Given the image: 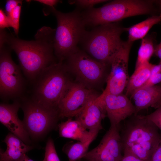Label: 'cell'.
Listing matches in <instances>:
<instances>
[{
	"instance_id": "28",
	"label": "cell",
	"mask_w": 161,
	"mask_h": 161,
	"mask_svg": "<svg viewBox=\"0 0 161 161\" xmlns=\"http://www.w3.org/2000/svg\"><path fill=\"white\" fill-rule=\"evenodd\" d=\"M22 1L8 0L5 5V10L7 15L10 14L13 9L18 5L21 4Z\"/></svg>"
},
{
	"instance_id": "22",
	"label": "cell",
	"mask_w": 161,
	"mask_h": 161,
	"mask_svg": "<svg viewBox=\"0 0 161 161\" xmlns=\"http://www.w3.org/2000/svg\"><path fill=\"white\" fill-rule=\"evenodd\" d=\"M154 48L153 39L151 37L145 36L142 39L138 51L135 68L149 62V60L154 54Z\"/></svg>"
},
{
	"instance_id": "26",
	"label": "cell",
	"mask_w": 161,
	"mask_h": 161,
	"mask_svg": "<svg viewBox=\"0 0 161 161\" xmlns=\"http://www.w3.org/2000/svg\"><path fill=\"white\" fill-rule=\"evenodd\" d=\"M106 0H74L69 1L70 4H75L79 7L86 9L93 7L95 5L107 1Z\"/></svg>"
},
{
	"instance_id": "5",
	"label": "cell",
	"mask_w": 161,
	"mask_h": 161,
	"mask_svg": "<svg viewBox=\"0 0 161 161\" xmlns=\"http://www.w3.org/2000/svg\"><path fill=\"white\" fill-rule=\"evenodd\" d=\"M51 8L57 21L53 38L54 51L59 62H62L78 48L86 30L85 26L78 10L64 13Z\"/></svg>"
},
{
	"instance_id": "10",
	"label": "cell",
	"mask_w": 161,
	"mask_h": 161,
	"mask_svg": "<svg viewBox=\"0 0 161 161\" xmlns=\"http://www.w3.org/2000/svg\"><path fill=\"white\" fill-rule=\"evenodd\" d=\"M92 90L78 82L70 80L65 87L58 106L59 118L77 117L96 95Z\"/></svg>"
},
{
	"instance_id": "21",
	"label": "cell",
	"mask_w": 161,
	"mask_h": 161,
	"mask_svg": "<svg viewBox=\"0 0 161 161\" xmlns=\"http://www.w3.org/2000/svg\"><path fill=\"white\" fill-rule=\"evenodd\" d=\"M98 131H95L86 140L71 145L65 152L67 156L68 161H77L82 158L87 153L89 147L96 137Z\"/></svg>"
},
{
	"instance_id": "17",
	"label": "cell",
	"mask_w": 161,
	"mask_h": 161,
	"mask_svg": "<svg viewBox=\"0 0 161 161\" xmlns=\"http://www.w3.org/2000/svg\"><path fill=\"white\" fill-rule=\"evenodd\" d=\"M7 146L6 150H0V161H16L32 149L12 133H9L3 141Z\"/></svg>"
},
{
	"instance_id": "24",
	"label": "cell",
	"mask_w": 161,
	"mask_h": 161,
	"mask_svg": "<svg viewBox=\"0 0 161 161\" xmlns=\"http://www.w3.org/2000/svg\"><path fill=\"white\" fill-rule=\"evenodd\" d=\"M21 9V4H20L17 6L10 14L7 15L10 27L13 28L16 35L18 32Z\"/></svg>"
},
{
	"instance_id": "33",
	"label": "cell",
	"mask_w": 161,
	"mask_h": 161,
	"mask_svg": "<svg viewBox=\"0 0 161 161\" xmlns=\"http://www.w3.org/2000/svg\"><path fill=\"white\" fill-rule=\"evenodd\" d=\"M154 54L161 61V41L154 48Z\"/></svg>"
},
{
	"instance_id": "25",
	"label": "cell",
	"mask_w": 161,
	"mask_h": 161,
	"mask_svg": "<svg viewBox=\"0 0 161 161\" xmlns=\"http://www.w3.org/2000/svg\"><path fill=\"white\" fill-rule=\"evenodd\" d=\"M43 161H60L53 140L49 138L47 143Z\"/></svg>"
},
{
	"instance_id": "6",
	"label": "cell",
	"mask_w": 161,
	"mask_h": 161,
	"mask_svg": "<svg viewBox=\"0 0 161 161\" xmlns=\"http://www.w3.org/2000/svg\"><path fill=\"white\" fill-rule=\"evenodd\" d=\"M69 73L62 62L47 67L32 82L31 97L46 106L57 108L62 93L70 81Z\"/></svg>"
},
{
	"instance_id": "14",
	"label": "cell",
	"mask_w": 161,
	"mask_h": 161,
	"mask_svg": "<svg viewBox=\"0 0 161 161\" xmlns=\"http://www.w3.org/2000/svg\"><path fill=\"white\" fill-rule=\"evenodd\" d=\"M21 106L20 99L12 104L1 103L0 105V121L10 131L26 144L30 143L28 133L23 121L18 118V110Z\"/></svg>"
},
{
	"instance_id": "35",
	"label": "cell",
	"mask_w": 161,
	"mask_h": 161,
	"mask_svg": "<svg viewBox=\"0 0 161 161\" xmlns=\"http://www.w3.org/2000/svg\"><path fill=\"white\" fill-rule=\"evenodd\" d=\"M24 155L20 159H19V160H17L16 161H26L24 158Z\"/></svg>"
},
{
	"instance_id": "34",
	"label": "cell",
	"mask_w": 161,
	"mask_h": 161,
	"mask_svg": "<svg viewBox=\"0 0 161 161\" xmlns=\"http://www.w3.org/2000/svg\"><path fill=\"white\" fill-rule=\"evenodd\" d=\"M24 157L26 161H34L29 158L26 154L24 155Z\"/></svg>"
},
{
	"instance_id": "23",
	"label": "cell",
	"mask_w": 161,
	"mask_h": 161,
	"mask_svg": "<svg viewBox=\"0 0 161 161\" xmlns=\"http://www.w3.org/2000/svg\"><path fill=\"white\" fill-rule=\"evenodd\" d=\"M161 83V61H160L158 64L153 65L150 76L147 81L142 87L156 85Z\"/></svg>"
},
{
	"instance_id": "30",
	"label": "cell",
	"mask_w": 161,
	"mask_h": 161,
	"mask_svg": "<svg viewBox=\"0 0 161 161\" xmlns=\"http://www.w3.org/2000/svg\"><path fill=\"white\" fill-rule=\"evenodd\" d=\"M10 27L9 19L7 16L2 9L0 10V28L1 30Z\"/></svg>"
},
{
	"instance_id": "29",
	"label": "cell",
	"mask_w": 161,
	"mask_h": 161,
	"mask_svg": "<svg viewBox=\"0 0 161 161\" xmlns=\"http://www.w3.org/2000/svg\"><path fill=\"white\" fill-rule=\"evenodd\" d=\"M159 143L152 153L149 161H161V132Z\"/></svg>"
},
{
	"instance_id": "36",
	"label": "cell",
	"mask_w": 161,
	"mask_h": 161,
	"mask_svg": "<svg viewBox=\"0 0 161 161\" xmlns=\"http://www.w3.org/2000/svg\"><path fill=\"white\" fill-rule=\"evenodd\" d=\"M158 2L159 6V8L160 10V11L161 12V13L160 14V15H161V0H160L159 1H158Z\"/></svg>"
},
{
	"instance_id": "8",
	"label": "cell",
	"mask_w": 161,
	"mask_h": 161,
	"mask_svg": "<svg viewBox=\"0 0 161 161\" xmlns=\"http://www.w3.org/2000/svg\"><path fill=\"white\" fill-rule=\"evenodd\" d=\"M66 59V68L75 76L77 82L92 89L102 82L108 65L97 61L78 47Z\"/></svg>"
},
{
	"instance_id": "18",
	"label": "cell",
	"mask_w": 161,
	"mask_h": 161,
	"mask_svg": "<svg viewBox=\"0 0 161 161\" xmlns=\"http://www.w3.org/2000/svg\"><path fill=\"white\" fill-rule=\"evenodd\" d=\"M58 126L60 137L80 142L86 140L95 131H87L78 121L72 120L71 118L61 122Z\"/></svg>"
},
{
	"instance_id": "16",
	"label": "cell",
	"mask_w": 161,
	"mask_h": 161,
	"mask_svg": "<svg viewBox=\"0 0 161 161\" xmlns=\"http://www.w3.org/2000/svg\"><path fill=\"white\" fill-rule=\"evenodd\" d=\"M135 109L134 115L150 107L157 108L161 104V85L141 87L130 96Z\"/></svg>"
},
{
	"instance_id": "13",
	"label": "cell",
	"mask_w": 161,
	"mask_h": 161,
	"mask_svg": "<svg viewBox=\"0 0 161 161\" xmlns=\"http://www.w3.org/2000/svg\"><path fill=\"white\" fill-rule=\"evenodd\" d=\"M97 99L103 105L111 126H120L122 121L135 113V107L130 100L122 93L101 94Z\"/></svg>"
},
{
	"instance_id": "1",
	"label": "cell",
	"mask_w": 161,
	"mask_h": 161,
	"mask_svg": "<svg viewBox=\"0 0 161 161\" xmlns=\"http://www.w3.org/2000/svg\"><path fill=\"white\" fill-rule=\"evenodd\" d=\"M0 43L7 44L16 53L21 68L27 79L33 82L45 68L55 63L52 38L45 31L38 33L35 41L19 39L3 31Z\"/></svg>"
},
{
	"instance_id": "15",
	"label": "cell",
	"mask_w": 161,
	"mask_h": 161,
	"mask_svg": "<svg viewBox=\"0 0 161 161\" xmlns=\"http://www.w3.org/2000/svg\"><path fill=\"white\" fill-rule=\"evenodd\" d=\"M98 96L97 94L94 96L76 117L75 120L90 131H100L102 129V120L107 116L103 106L97 99Z\"/></svg>"
},
{
	"instance_id": "2",
	"label": "cell",
	"mask_w": 161,
	"mask_h": 161,
	"mask_svg": "<svg viewBox=\"0 0 161 161\" xmlns=\"http://www.w3.org/2000/svg\"><path fill=\"white\" fill-rule=\"evenodd\" d=\"M120 126L123 151L149 161L160 137L158 129L145 116L133 114Z\"/></svg>"
},
{
	"instance_id": "7",
	"label": "cell",
	"mask_w": 161,
	"mask_h": 161,
	"mask_svg": "<svg viewBox=\"0 0 161 161\" xmlns=\"http://www.w3.org/2000/svg\"><path fill=\"white\" fill-rule=\"evenodd\" d=\"M20 101L24 114L23 122L32 137H41L55 126L59 118L57 108L46 106L31 97L24 96Z\"/></svg>"
},
{
	"instance_id": "20",
	"label": "cell",
	"mask_w": 161,
	"mask_h": 161,
	"mask_svg": "<svg viewBox=\"0 0 161 161\" xmlns=\"http://www.w3.org/2000/svg\"><path fill=\"white\" fill-rule=\"evenodd\" d=\"M161 21V15L153 16L130 27L125 28L128 33V40L133 42L145 37L152 27Z\"/></svg>"
},
{
	"instance_id": "32",
	"label": "cell",
	"mask_w": 161,
	"mask_h": 161,
	"mask_svg": "<svg viewBox=\"0 0 161 161\" xmlns=\"http://www.w3.org/2000/svg\"><path fill=\"white\" fill-rule=\"evenodd\" d=\"M34 1L49 6L51 8H54V6L60 2L59 1L57 0H36Z\"/></svg>"
},
{
	"instance_id": "12",
	"label": "cell",
	"mask_w": 161,
	"mask_h": 161,
	"mask_svg": "<svg viewBox=\"0 0 161 161\" xmlns=\"http://www.w3.org/2000/svg\"><path fill=\"white\" fill-rule=\"evenodd\" d=\"M120 126H111L99 144L83 157L88 161H120L123 157Z\"/></svg>"
},
{
	"instance_id": "9",
	"label": "cell",
	"mask_w": 161,
	"mask_h": 161,
	"mask_svg": "<svg viewBox=\"0 0 161 161\" xmlns=\"http://www.w3.org/2000/svg\"><path fill=\"white\" fill-rule=\"evenodd\" d=\"M21 69L13 61L9 49L0 45V97L3 100L24 96L26 82Z\"/></svg>"
},
{
	"instance_id": "3",
	"label": "cell",
	"mask_w": 161,
	"mask_h": 161,
	"mask_svg": "<svg viewBox=\"0 0 161 161\" xmlns=\"http://www.w3.org/2000/svg\"><path fill=\"white\" fill-rule=\"evenodd\" d=\"M124 31L117 22L101 25L86 30L80 42L92 58L110 65L123 44L120 36Z\"/></svg>"
},
{
	"instance_id": "37",
	"label": "cell",
	"mask_w": 161,
	"mask_h": 161,
	"mask_svg": "<svg viewBox=\"0 0 161 161\" xmlns=\"http://www.w3.org/2000/svg\"><path fill=\"white\" fill-rule=\"evenodd\" d=\"M160 85H161V83H160Z\"/></svg>"
},
{
	"instance_id": "31",
	"label": "cell",
	"mask_w": 161,
	"mask_h": 161,
	"mask_svg": "<svg viewBox=\"0 0 161 161\" xmlns=\"http://www.w3.org/2000/svg\"><path fill=\"white\" fill-rule=\"evenodd\" d=\"M123 155L120 161H144L133 154L127 151H124Z\"/></svg>"
},
{
	"instance_id": "4",
	"label": "cell",
	"mask_w": 161,
	"mask_h": 161,
	"mask_svg": "<svg viewBox=\"0 0 161 161\" xmlns=\"http://www.w3.org/2000/svg\"><path fill=\"white\" fill-rule=\"evenodd\" d=\"M155 1L141 0H116L97 8L86 9L81 13L85 26L96 27L116 23L124 18L152 13Z\"/></svg>"
},
{
	"instance_id": "19",
	"label": "cell",
	"mask_w": 161,
	"mask_h": 161,
	"mask_svg": "<svg viewBox=\"0 0 161 161\" xmlns=\"http://www.w3.org/2000/svg\"><path fill=\"white\" fill-rule=\"evenodd\" d=\"M153 64L148 63L135 68V70L129 78L126 88L125 94L128 97L136 90L142 87L148 80L151 74Z\"/></svg>"
},
{
	"instance_id": "11",
	"label": "cell",
	"mask_w": 161,
	"mask_h": 161,
	"mask_svg": "<svg viewBox=\"0 0 161 161\" xmlns=\"http://www.w3.org/2000/svg\"><path fill=\"white\" fill-rule=\"evenodd\" d=\"M133 43L128 40L123 41L111 63V69L107 79L106 86L102 94H120L126 89L129 79L128 65Z\"/></svg>"
},
{
	"instance_id": "27",
	"label": "cell",
	"mask_w": 161,
	"mask_h": 161,
	"mask_svg": "<svg viewBox=\"0 0 161 161\" xmlns=\"http://www.w3.org/2000/svg\"><path fill=\"white\" fill-rule=\"evenodd\" d=\"M145 116L161 131V104L153 112Z\"/></svg>"
}]
</instances>
